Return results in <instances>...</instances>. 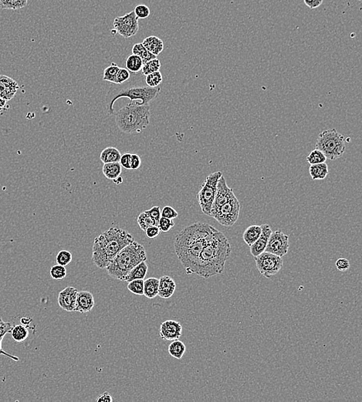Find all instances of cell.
I'll return each mask as SVG.
<instances>
[{"mask_svg": "<svg viewBox=\"0 0 362 402\" xmlns=\"http://www.w3.org/2000/svg\"><path fill=\"white\" fill-rule=\"evenodd\" d=\"M216 230L210 224L197 222L176 235L175 252L187 274L195 273L198 257Z\"/></svg>", "mask_w": 362, "mask_h": 402, "instance_id": "cell-1", "label": "cell"}, {"mask_svg": "<svg viewBox=\"0 0 362 402\" xmlns=\"http://www.w3.org/2000/svg\"><path fill=\"white\" fill-rule=\"evenodd\" d=\"M231 252L232 248L227 238L216 230L200 254L194 274L204 279L222 274Z\"/></svg>", "mask_w": 362, "mask_h": 402, "instance_id": "cell-2", "label": "cell"}, {"mask_svg": "<svg viewBox=\"0 0 362 402\" xmlns=\"http://www.w3.org/2000/svg\"><path fill=\"white\" fill-rule=\"evenodd\" d=\"M135 241L130 233L119 228H110L94 239L92 248L93 263L101 269L127 245Z\"/></svg>", "mask_w": 362, "mask_h": 402, "instance_id": "cell-3", "label": "cell"}, {"mask_svg": "<svg viewBox=\"0 0 362 402\" xmlns=\"http://www.w3.org/2000/svg\"><path fill=\"white\" fill-rule=\"evenodd\" d=\"M147 260V252L143 245L134 241L125 246L106 267L110 277L122 281L134 267Z\"/></svg>", "mask_w": 362, "mask_h": 402, "instance_id": "cell-4", "label": "cell"}, {"mask_svg": "<svg viewBox=\"0 0 362 402\" xmlns=\"http://www.w3.org/2000/svg\"><path fill=\"white\" fill-rule=\"evenodd\" d=\"M150 105L132 101L122 107L115 115L117 126L124 133H139L150 123Z\"/></svg>", "mask_w": 362, "mask_h": 402, "instance_id": "cell-5", "label": "cell"}, {"mask_svg": "<svg viewBox=\"0 0 362 402\" xmlns=\"http://www.w3.org/2000/svg\"><path fill=\"white\" fill-rule=\"evenodd\" d=\"M119 89L111 88L105 98L107 113L109 115L115 114L114 104L117 100L125 98L130 100V102L135 101L139 105L149 104L156 99L161 92V87H151L147 85H125Z\"/></svg>", "mask_w": 362, "mask_h": 402, "instance_id": "cell-6", "label": "cell"}, {"mask_svg": "<svg viewBox=\"0 0 362 402\" xmlns=\"http://www.w3.org/2000/svg\"><path fill=\"white\" fill-rule=\"evenodd\" d=\"M315 147L323 152L327 159L335 160L345 153V136L335 128L323 131L318 135Z\"/></svg>", "mask_w": 362, "mask_h": 402, "instance_id": "cell-7", "label": "cell"}, {"mask_svg": "<svg viewBox=\"0 0 362 402\" xmlns=\"http://www.w3.org/2000/svg\"><path fill=\"white\" fill-rule=\"evenodd\" d=\"M222 175L221 172H215L208 175L197 195L201 210L203 214L209 217H211V211L216 193L217 183Z\"/></svg>", "mask_w": 362, "mask_h": 402, "instance_id": "cell-8", "label": "cell"}, {"mask_svg": "<svg viewBox=\"0 0 362 402\" xmlns=\"http://www.w3.org/2000/svg\"><path fill=\"white\" fill-rule=\"evenodd\" d=\"M239 211L240 204L236 196H234L215 211H212L211 217L222 224V226L231 227L237 221Z\"/></svg>", "mask_w": 362, "mask_h": 402, "instance_id": "cell-9", "label": "cell"}, {"mask_svg": "<svg viewBox=\"0 0 362 402\" xmlns=\"http://www.w3.org/2000/svg\"><path fill=\"white\" fill-rule=\"evenodd\" d=\"M254 260L257 270L267 279L275 276L282 269V258L269 252H264L254 257Z\"/></svg>", "mask_w": 362, "mask_h": 402, "instance_id": "cell-10", "label": "cell"}, {"mask_svg": "<svg viewBox=\"0 0 362 402\" xmlns=\"http://www.w3.org/2000/svg\"><path fill=\"white\" fill-rule=\"evenodd\" d=\"M114 29L124 38L132 37L139 32V18L134 10L122 16H117L114 20Z\"/></svg>", "mask_w": 362, "mask_h": 402, "instance_id": "cell-11", "label": "cell"}, {"mask_svg": "<svg viewBox=\"0 0 362 402\" xmlns=\"http://www.w3.org/2000/svg\"><path fill=\"white\" fill-rule=\"evenodd\" d=\"M289 247L288 235H285L280 230H277L273 232L272 231L265 252L282 258L288 252Z\"/></svg>", "mask_w": 362, "mask_h": 402, "instance_id": "cell-12", "label": "cell"}, {"mask_svg": "<svg viewBox=\"0 0 362 402\" xmlns=\"http://www.w3.org/2000/svg\"><path fill=\"white\" fill-rule=\"evenodd\" d=\"M234 196L233 190L228 187L226 179L222 175V176L219 178V181L217 183L216 193H215L211 214H212V211H215L217 208H219L222 204L227 202L228 200H230Z\"/></svg>", "mask_w": 362, "mask_h": 402, "instance_id": "cell-13", "label": "cell"}, {"mask_svg": "<svg viewBox=\"0 0 362 402\" xmlns=\"http://www.w3.org/2000/svg\"><path fill=\"white\" fill-rule=\"evenodd\" d=\"M182 334L181 324L175 320H166L160 326V337L164 341L180 339Z\"/></svg>", "mask_w": 362, "mask_h": 402, "instance_id": "cell-14", "label": "cell"}, {"mask_svg": "<svg viewBox=\"0 0 362 402\" xmlns=\"http://www.w3.org/2000/svg\"><path fill=\"white\" fill-rule=\"evenodd\" d=\"M77 293H78L77 289L72 286H68L63 289L59 293L57 298V302L60 308L67 312L74 311Z\"/></svg>", "mask_w": 362, "mask_h": 402, "instance_id": "cell-15", "label": "cell"}, {"mask_svg": "<svg viewBox=\"0 0 362 402\" xmlns=\"http://www.w3.org/2000/svg\"><path fill=\"white\" fill-rule=\"evenodd\" d=\"M19 86L14 79L6 75H0V98L9 101L15 97Z\"/></svg>", "mask_w": 362, "mask_h": 402, "instance_id": "cell-16", "label": "cell"}, {"mask_svg": "<svg viewBox=\"0 0 362 402\" xmlns=\"http://www.w3.org/2000/svg\"><path fill=\"white\" fill-rule=\"evenodd\" d=\"M262 233L260 238L256 240V242L250 248V253L253 257L258 256L260 254L263 253L266 250L268 240L271 235L272 230L269 224H263L261 225Z\"/></svg>", "mask_w": 362, "mask_h": 402, "instance_id": "cell-17", "label": "cell"}, {"mask_svg": "<svg viewBox=\"0 0 362 402\" xmlns=\"http://www.w3.org/2000/svg\"><path fill=\"white\" fill-rule=\"evenodd\" d=\"M95 302L92 293L88 291H80L77 293L74 311L80 313L91 312L94 308Z\"/></svg>", "mask_w": 362, "mask_h": 402, "instance_id": "cell-18", "label": "cell"}, {"mask_svg": "<svg viewBox=\"0 0 362 402\" xmlns=\"http://www.w3.org/2000/svg\"><path fill=\"white\" fill-rule=\"evenodd\" d=\"M176 282L173 278L169 276H163L159 279L158 296L163 299L171 298L176 291Z\"/></svg>", "mask_w": 362, "mask_h": 402, "instance_id": "cell-19", "label": "cell"}, {"mask_svg": "<svg viewBox=\"0 0 362 402\" xmlns=\"http://www.w3.org/2000/svg\"><path fill=\"white\" fill-rule=\"evenodd\" d=\"M148 270H149V265H148L146 261H143V262L139 263V265H136L135 267H134L131 270V272L124 277L122 281L129 283L131 281L135 280V279H144L146 277Z\"/></svg>", "mask_w": 362, "mask_h": 402, "instance_id": "cell-20", "label": "cell"}, {"mask_svg": "<svg viewBox=\"0 0 362 402\" xmlns=\"http://www.w3.org/2000/svg\"><path fill=\"white\" fill-rule=\"evenodd\" d=\"M142 44L150 53L156 56L160 54L164 50V43H163V40L158 36H148L144 39Z\"/></svg>", "mask_w": 362, "mask_h": 402, "instance_id": "cell-21", "label": "cell"}, {"mask_svg": "<svg viewBox=\"0 0 362 402\" xmlns=\"http://www.w3.org/2000/svg\"><path fill=\"white\" fill-rule=\"evenodd\" d=\"M159 279L156 278H149L144 280V294L146 298H156L159 293Z\"/></svg>", "mask_w": 362, "mask_h": 402, "instance_id": "cell-22", "label": "cell"}, {"mask_svg": "<svg viewBox=\"0 0 362 402\" xmlns=\"http://www.w3.org/2000/svg\"><path fill=\"white\" fill-rule=\"evenodd\" d=\"M103 174L108 180H114L121 176L122 167L119 162L115 163H104L102 168Z\"/></svg>", "mask_w": 362, "mask_h": 402, "instance_id": "cell-23", "label": "cell"}, {"mask_svg": "<svg viewBox=\"0 0 362 402\" xmlns=\"http://www.w3.org/2000/svg\"><path fill=\"white\" fill-rule=\"evenodd\" d=\"M12 327V324H11V323L3 321L2 317H0V355H4V356L8 357V358L15 361H19V358L13 356V355H9V354L3 351L2 348V341H3L4 337H5L7 334H9V331H10Z\"/></svg>", "mask_w": 362, "mask_h": 402, "instance_id": "cell-24", "label": "cell"}, {"mask_svg": "<svg viewBox=\"0 0 362 402\" xmlns=\"http://www.w3.org/2000/svg\"><path fill=\"white\" fill-rule=\"evenodd\" d=\"M261 233V226H259V225L249 226V228H246V231L243 233V241H245V243L248 246L250 247L256 242V240L260 238Z\"/></svg>", "mask_w": 362, "mask_h": 402, "instance_id": "cell-25", "label": "cell"}, {"mask_svg": "<svg viewBox=\"0 0 362 402\" xmlns=\"http://www.w3.org/2000/svg\"><path fill=\"white\" fill-rule=\"evenodd\" d=\"M121 152L115 147H107L101 152L100 159L103 163H115L119 162L121 159Z\"/></svg>", "mask_w": 362, "mask_h": 402, "instance_id": "cell-26", "label": "cell"}, {"mask_svg": "<svg viewBox=\"0 0 362 402\" xmlns=\"http://www.w3.org/2000/svg\"><path fill=\"white\" fill-rule=\"evenodd\" d=\"M309 173L313 180H324L328 174V166L326 163L311 165Z\"/></svg>", "mask_w": 362, "mask_h": 402, "instance_id": "cell-27", "label": "cell"}, {"mask_svg": "<svg viewBox=\"0 0 362 402\" xmlns=\"http://www.w3.org/2000/svg\"><path fill=\"white\" fill-rule=\"evenodd\" d=\"M9 334L15 342L22 343L27 339L28 336H29V330H28V327L22 325V324L12 326V329L9 331Z\"/></svg>", "mask_w": 362, "mask_h": 402, "instance_id": "cell-28", "label": "cell"}, {"mask_svg": "<svg viewBox=\"0 0 362 402\" xmlns=\"http://www.w3.org/2000/svg\"><path fill=\"white\" fill-rule=\"evenodd\" d=\"M168 351L173 358L177 360H181L186 351V347L184 345V343L179 341V339L175 340L169 346Z\"/></svg>", "mask_w": 362, "mask_h": 402, "instance_id": "cell-29", "label": "cell"}, {"mask_svg": "<svg viewBox=\"0 0 362 402\" xmlns=\"http://www.w3.org/2000/svg\"><path fill=\"white\" fill-rule=\"evenodd\" d=\"M143 61H142L141 57L137 55L132 54L129 55L128 58H127L126 62H125V67L126 69L132 73H139L141 71L143 67Z\"/></svg>", "mask_w": 362, "mask_h": 402, "instance_id": "cell-30", "label": "cell"}, {"mask_svg": "<svg viewBox=\"0 0 362 402\" xmlns=\"http://www.w3.org/2000/svg\"><path fill=\"white\" fill-rule=\"evenodd\" d=\"M132 53L141 57L144 63L149 61V60H153V59L157 58V56L150 53V52L144 46L142 43H135V44L134 45L133 48H132Z\"/></svg>", "mask_w": 362, "mask_h": 402, "instance_id": "cell-31", "label": "cell"}, {"mask_svg": "<svg viewBox=\"0 0 362 402\" xmlns=\"http://www.w3.org/2000/svg\"><path fill=\"white\" fill-rule=\"evenodd\" d=\"M28 0H0V9L18 10L27 5Z\"/></svg>", "mask_w": 362, "mask_h": 402, "instance_id": "cell-32", "label": "cell"}, {"mask_svg": "<svg viewBox=\"0 0 362 402\" xmlns=\"http://www.w3.org/2000/svg\"><path fill=\"white\" fill-rule=\"evenodd\" d=\"M161 62L158 58L153 59L144 63L142 69V73L144 75L152 74L154 72L159 71L161 68Z\"/></svg>", "mask_w": 362, "mask_h": 402, "instance_id": "cell-33", "label": "cell"}, {"mask_svg": "<svg viewBox=\"0 0 362 402\" xmlns=\"http://www.w3.org/2000/svg\"><path fill=\"white\" fill-rule=\"evenodd\" d=\"M327 160L326 156L319 149H315L311 152L308 157L307 161L310 165L319 164V163H325Z\"/></svg>", "mask_w": 362, "mask_h": 402, "instance_id": "cell-34", "label": "cell"}, {"mask_svg": "<svg viewBox=\"0 0 362 402\" xmlns=\"http://www.w3.org/2000/svg\"><path fill=\"white\" fill-rule=\"evenodd\" d=\"M137 222H138V224H139V226L140 227L141 229L144 231H146L149 227L152 226V225H156L155 221L152 220V218H151L150 216L148 214L146 211H143V212L141 213V214L138 216Z\"/></svg>", "mask_w": 362, "mask_h": 402, "instance_id": "cell-35", "label": "cell"}, {"mask_svg": "<svg viewBox=\"0 0 362 402\" xmlns=\"http://www.w3.org/2000/svg\"><path fill=\"white\" fill-rule=\"evenodd\" d=\"M163 74L160 71L154 72L152 74L146 75V85L151 87H159L163 83Z\"/></svg>", "mask_w": 362, "mask_h": 402, "instance_id": "cell-36", "label": "cell"}, {"mask_svg": "<svg viewBox=\"0 0 362 402\" xmlns=\"http://www.w3.org/2000/svg\"><path fill=\"white\" fill-rule=\"evenodd\" d=\"M128 289L133 294L143 296L144 279H135L131 281L128 283Z\"/></svg>", "mask_w": 362, "mask_h": 402, "instance_id": "cell-37", "label": "cell"}, {"mask_svg": "<svg viewBox=\"0 0 362 402\" xmlns=\"http://www.w3.org/2000/svg\"><path fill=\"white\" fill-rule=\"evenodd\" d=\"M120 67L117 65V63H112L109 67L105 68L104 71V75H103V79L106 81L109 82H115V77H116L117 74H118V70Z\"/></svg>", "mask_w": 362, "mask_h": 402, "instance_id": "cell-38", "label": "cell"}, {"mask_svg": "<svg viewBox=\"0 0 362 402\" xmlns=\"http://www.w3.org/2000/svg\"><path fill=\"white\" fill-rule=\"evenodd\" d=\"M50 274L52 279H55V280H61V279H65L67 276V269H66L65 266H62L60 265H53V267L50 269Z\"/></svg>", "mask_w": 362, "mask_h": 402, "instance_id": "cell-39", "label": "cell"}, {"mask_svg": "<svg viewBox=\"0 0 362 402\" xmlns=\"http://www.w3.org/2000/svg\"><path fill=\"white\" fill-rule=\"evenodd\" d=\"M72 254L68 251L63 250L58 252V254L56 257V262L57 265H62V266H67L70 262H72Z\"/></svg>", "mask_w": 362, "mask_h": 402, "instance_id": "cell-40", "label": "cell"}, {"mask_svg": "<svg viewBox=\"0 0 362 402\" xmlns=\"http://www.w3.org/2000/svg\"><path fill=\"white\" fill-rule=\"evenodd\" d=\"M131 77L130 71L127 70L126 68H122L120 67L118 70V74H117L116 77H115V84H123L124 83L127 82Z\"/></svg>", "mask_w": 362, "mask_h": 402, "instance_id": "cell-41", "label": "cell"}, {"mask_svg": "<svg viewBox=\"0 0 362 402\" xmlns=\"http://www.w3.org/2000/svg\"><path fill=\"white\" fill-rule=\"evenodd\" d=\"M134 12L139 19H146L150 15V9L149 6L144 5V4L136 5L134 9Z\"/></svg>", "mask_w": 362, "mask_h": 402, "instance_id": "cell-42", "label": "cell"}, {"mask_svg": "<svg viewBox=\"0 0 362 402\" xmlns=\"http://www.w3.org/2000/svg\"><path fill=\"white\" fill-rule=\"evenodd\" d=\"M174 226V220L168 219V218H163V217L160 218L159 224H158L159 230L163 232H169Z\"/></svg>", "mask_w": 362, "mask_h": 402, "instance_id": "cell-43", "label": "cell"}, {"mask_svg": "<svg viewBox=\"0 0 362 402\" xmlns=\"http://www.w3.org/2000/svg\"><path fill=\"white\" fill-rule=\"evenodd\" d=\"M161 215L163 218L174 220L175 218H178L179 214L173 207L166 206L163 210H161Z\"/></svg>", "mask_w": 362, "mask_h": 402, "instance_id": "cell-44", "label": "cell"}, {"mask_svg": "<svg viewBox=\"0 0 362 402\" xmlns=\"http://www.w3.org/2000/svg\"><path fill=\"white\" fill-rule=\"evenodd\" d=\"M146 211L148 213V214L150 216L151 218H152V220L155 221L156 225L158 226L159 220L162 218L160 207H159V206H155V207H152V208Z\"/></svg>", "mask_w": 362, "mask_h": 402, "instance_id": "cell-45", "label": "cell"}, {"mask_svg": "<svg viewBox=\"0 0 362 402\" xmlns=\"http://www.w3.org/2000/svg\"><path fill=\"white\" fill-rule=\"evenodd\" d=\"M335 265H336L337 269H339L341 272H345L350 268V262L348 259L341 258V259L336 261Z\"/></svg>", "mask_w": 362, "mask_h": 402, "instance_id": "cell-46", "label": "cell"}, {"mask_svg": "<svg viewBox=\"0 0 362 402\" xmlns=\"http://www.w3.org/2000/svg\"><path fill=\"white\" fill-rule=\"evenodd\" d=\"M145 232H146L148 238H151V239H154V238H156L159 236V234H160V230H159L157 225H152V226L149 227L145 231Z\"/></svg>", "mask_w": 362, "mask_h": 402, "instance_id": "cell-47", "label": "cell"}, {"mask_svg": "<svg viewBox=\"0 0 362 402\" xmlns=\"http://www.w3.org/2000/svg\"><path fill=\"white\" fill-rule=\"evenodd\" d=\"M131 153H125L122 155L119 160V163L122 167L125 168L126 170H131Z\"/></svg>", "mask_w": 362, "mask_h": 402, "instance_id": "cell-48", "label": "cell"}, {"mask_svg": "<svg viewBox=\"0 0 362 402\" xmlns=\"http://www.w3.org/2000/svg\"><path fill=\"white\" fill-rule=\"evenodd\" d=\"M142 165V159L138 154H132L131 156V170H139Z\"/></svg>", "mask_w": 362, "mask_h": 402, "instance_id": "cell-49", "label": "cell"}, {"mask_svg": "<svg viewBox=\"0 0 362 402\" xmlns=\"http://www.w3.org/2000/svg\"><path fill=\"white\" fill-rule=\"evenodd\" d=\"M323 1L324 0H304L305 5L311 9H316L319 7L321 4L323 3Z\"/></svg>", "mask_w": 362, "mask_h": 402, "instance_id": "cell-50", "label": "cell"}, {"mask_svg": "<svg viewBox=\"0 0 362 402\" xmlns=\"http://www.w3.org/2000/svg\"><path fill=\"white\" fill-rule=\"evenodd\" d=\"M113 398H112V396H111L108 392H104V393L101 394V396L96 400V402H113Z\"/></svg>", "mask_w": 362, "mask_h": 402, "instance_id": "cell-51", "label": "cell"}, {"mask_svg": "<svg viewBox=\"0 0 362 402\" xmlns=\"http://www.w3.org/2000/svg\"><path fill=\"white\" fill-rule=\"evenodd\" d=\"M6 105L7 101L0 98V114H2V112L5 111V107H6Z\"/></svg>", "mask_w": 362, "mask_h": 402, "instance_id": "cell-52", "label": "cell"}, {"mask_svg": "<svg viewBox=\"0 0 362 402\" xmlns=\"http://www.w3.org/2000/svg\"><path fill=\"white\" fill-rule=\"evenodd\" d=\"M20 321L21 324H22V325L28 327V326L30 324L31 321H32V319L28 318V317H22V318L21 319Z\"/></svg>", "mask_w": 362, "mask_h": 402, "instance_id": "cell-53", "label": "cell"}, {"mask_svg": "<svg viewBox=\"0 0 362 402\" xmlns=\"http://www.w3.org/2000/svg\"><path fill=\"white\" fill-rule=\"evenodd\" d=\"M113 182L114 183H115V184L119 185L121 184V183H123V179H122V176H118V178H116L115 179V180H114Z\"/></svg>", "mask_w": 362, "mask_h": 402, "instance_id": "cell-54", "label": "cell"}]
</instances>
